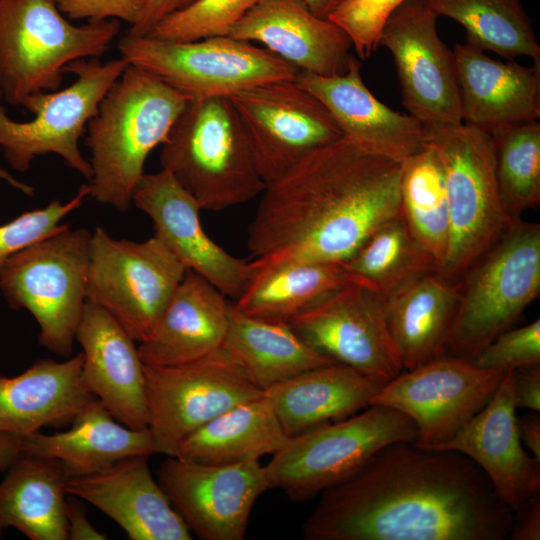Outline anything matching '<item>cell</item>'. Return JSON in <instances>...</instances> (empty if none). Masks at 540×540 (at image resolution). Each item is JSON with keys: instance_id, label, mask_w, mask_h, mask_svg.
<instances>
[{"instance_id": "33", "label": "cell", "mask_w": 540, "mask_h": 540, "mask_svg": "<svg viewBox=\"0 0 540 540\" xmlns=\"http://www.w3.org/2000/svg\"><path fill=\"white\" fill-rule=\"evenodd\" d=\"M288 438L263 394L230 408L195 430L173 457L202 464L232 465L273 455Z\"/></svg>"}, {"instance_id": "44", "label": "cell", "mask_w": 540, "mask_h": 540, "mask_svg": "<svg viewBox=\"0 0 540 540\" xmlns=\"http://www.w3.org/2000/svg\"><path fill=\"white\" fill-rule=\"evenodd\" d=\"M515 407L540 412V364L512 370Z\"/></svg>"}, {"instance_id": "7", "label": "cell", "mask_w": 540, "mask_h": 540, "mask_svg": "<svg viewBox=\"0 0 540 540\" xmlns=\"http://www.w3.org/2000/svg\"><path fill=\"white\" fill-rule=\"evenodd\" d=\"M92 232L69 223L14 254L0 271V288L13 309L37 322L38 341L68 358L86 303Z\"/></svg>"}, {"instance_id": "15", "label": "cell", "mask_w": 540, "mask_h": 540, "mask_svg": "<svg viewBox=\"0 0 540 540\" xmlns=\"http://www.w3.org/2000/svg\"><path fill=\"white\" fill-rule=\"evenodd\" d=\"M504 373L442 356L402 371L382 385L371 405L386 406L408 416L417 429L414 444L436 450L485 407Z\"/></svg>"}, {"instance_id": "4", "label": "cell", "mask_w": 540, "mask_h": 540, "mask_svg": "<svg viewBox=\"0 0 540 540\" xmlns=\"http://www.w3.org/2000/svg\"><path fill=\"white\" fill-rule=\"evenodd\" d=\"M161 146L162 169L201 210L241 205L266 187L228 97L190 100Z\"/></svg>"}, {"instance_id": "25", "label": "cell", "mask_w": 540, "mask_h": 540, "mask_svg": "<svg viewBox=\"0 0 540 540\" xmlns=\"http://www.w3.org/2000/svg\"><path fill=\"white\" fill-rule=\"evenodd\" d=\"M469 42L453 49L462 122L489 134L540 118V66L503 62Z\"/></svg>"}, {"instance_id": "11", "label": "cell", "mask_w": 540, "mask_h": 540, "mask_svg": "<svg viewBox=\"0 0 540 540\" xmlns=\"http://www.w3.org/2000/svg\"><path fill=\"white\" fill-rule=\"evenodd\" d=\"M186 272L155 234L137 242L98 226L91 235L86 299L142 343L155 332Z\"/></svg>"}, {"instance_id": "38", "label": "cell", "mask_w": 540, "mask_h": 540, "mask_svg": "<svg viewBox=\"0 0 540 540\" xmlns=\"http://www.w3.org/2000/svg\"><path fill=\"white\" fill-rule=\"evenodd\" d=\"M490 135L502 206L512 219L520 218L540 202V123L510 125Z\"/></svg>"}, {"instance_id": "10", "label": "cell", "mask_w": 540, "mask_h": 540, "mask_svg": "<svg viewBox=\"0 0 540 540\" xmlns=\"http://www.w3.org/2000/svg\"><path fill=\"white\" fill-rule=\"evenodd\" d=\"M121 57L187 95L190 100L229 97L243 89L295 80L299 70L265 48L231 36L176 41L127 34Z\"/></svg>"}, {"instance_id": "19", "label": "cell", "mask_w": 540, "mask_h": 540, "mask_svg": "<svg viewBox=\"0 0 540 540\" xmlns=\"http://www.w3.org/2000/svg\"><path fill=\"white\" fill-rule=\"evenodd\" d=\"M132 204L153 222L155 235L182 262L225 296L237 299L252 275V265L224 250L202 227L195 199L168 171L144 173Z\"/></svg>"}, {"instance_id": "27", "label": "cell", "mask_w": 540, "mask_h": 540, "mask_svg": "<svg viewBox=\"0 0 540 540\" xmlns=\"http://www.w3.org/2000/svg\"><path fill=\"white\" fill-rule=\"evenodd\" d=\"M81 352L63 361L41 359L21 374H0V433L27 436L71 424L93 398L81 381Z\"/></svg>"}, {"instance_id": "42", "label": "cell", "mask_w": 540, "mask_h": 540, "mask_svg": "<svg viewBox=\"0 0 540 540\" xmlns=\"http://www.w3.org/2000/svg\"><path fill=\"white\" fill-rule=\"evenodd\" d=\"M485 369L514 370L540 364V320L509 328L494 338L472 360Z\"/></svg>"}, {"instance_id": "6", "label": "cell", "mask_w": 540, "mask_h": 540, "mask_svg": "<svg viewBox=\"0 0 540 540\" xmlns=\"http://www.w3.org/2000/svg\"><path fill=\"white\" fill-rule=\"evenodd\" d=\"M457 283L459 300L445 356L471 361L539 296V224L514 219Z\"/></svg>"}, {"instance_id": "40", "label": "cell", "mask_w": 540, "mask_h": 540, "mask_svg": "<svg viewBox=\"0 0 540 540\" xmlns=\"http://www.w3.org/2000/svg\"><path fill=\"white\" fill-rule=\"evenodd\" d=\"M88 196L90 186L85 183L69 201L53 200L0 225V271L14 254L60 229L65 217L80 208Z\"/></svg>"}, {"instance_id": "9", "label": "cell", "mask_w": 540, "mask_h": 540, "mask_svg": "<svg viewBox=\"0 0 540 540\" xmlns=\"http://www.w3.org/2000/svg\"><path fill=\"white\" fill-rule=\"evenodd\" d=\"M416 438V426L408 416L370 405L289 437L265 465L270 489L295 501L309 500L350 477L386 445Z\"/></svg>"}, {"instance_id": "5", "label": "cell", "mask_w": 540, "mask_h": 540, "mask_svg": "<svg viewBox=\"0 0 540 540\" xmlns=\"http://www.w3.org/2000/svg\"><path fill=\"white\" fill-rule=\"evenodd\" d=\"M119 30L117 20L74 25L56 0H0V99L23 106L60 89L64 68L102 56Z\"/></svg>"}, {"instance_id": "2", "label": "cell", "mask_w": 540, "mask_h": 540, "mask_svg": "<svg viewBox=\"0 0 540 540\" xmlns=\"http://www.w3.org/2000/svg\"><path fill=\"white\" fill-rule=\"evenodd\" d=\"M401 171L344 137L315 150L262 192L247 231L253 263H342L400 214Z\"/></svg>"}, {"instance_id": "22", "label": "cell", "mask_w": 540, "mask_h": 540, "mask_svg": "<svg viewBox=\"0 0 540 540\" xmlns=\"http://www.w3.org/2000/svg\"><path fill=\"white\" fill-rule=\"evenodd\" d=\"M295 81L324 105L345 139L366 151L402 162L426 145L424 124L378 100L365 85L355 56L342 74L299 71Z\"/></svg>"}, {"instance_id": "43", "label": "cell", "mask_w": 540, "mask_h": 540, "mask_svg": "<svg viewBox=\"0 0 540 540\" xmlns=\"http://www.w3.org/2000/svg\"><path fill=\"white\" fill-rule=\"evenodd\" d=\"M62 14L72 20L88 22L125 21L134 25L147 0H56Z\"/></svg>"}, {"instance_id": "48", "label": "cell", "mask_w": 540, "mask_h": 540, "mask_svg": "<svg viewBox=\"0 0 540 540\" xmlns=\"http://www.w3.org/2000/svg\"><path fill=\"white\" fill-rule=\"evenodd\" d=\"M517 431L520 441L530 450L532 455L540 460V414L538 411L516 418Z\"/></svg>"}, {"instance_id": "30", "label": "cell", "mask_w": 540, "mask_h": 540, "mask_svg": "<svg viewBox=\"0 0 540 540\" xmlns=\"http://www.w3.org/2000/svg\"><path fill=\"white\" fill-rule=\"evenodd\" d=\"M458 300V283L438 271L386 296L388 329L403 370L445 356Z\"/></svg>"}, {"instance_id": "3", "label": "cell", "mask_w": 540, "mask_h": 540, "mask_svg": "<svg viewBox=\"0 0 540 540\" xmlns=\"http://www.w3.org/2000/svg\"><path fill=\"white\" fill-rule=\"evenodd\" d=\"M189 101L151 72L129 64L87 125L90 196L126 212L147 157L164 143Z\"/></svg>"}, {"instance_id": "1", "label": "cell", "mask_w": 540, "mask_h": 540, "mask_svg": "<svg viewBox=\"0 0 540 540\" xmlns=\"http://www.w3.org/2000/svg\"><path fill=\"white\" fill-rule=\"evenodd\" d=\"M514 512L464 454L400 441L323 491L308 540H504Z\"/></svg>"}, {"instance_id": "26", "label": "cell", "mask_w": 540, "mask_h": 540, "mask_svg": "<svg viewBox=\"0 0 540 540\" xmlns=\"http://www.w3.org/2000/svg\"><path fill=\"white\" fill-rule=\"evenodd\" d=\"M226 296L187 270L153 335L139 343L146 365L174 366L203 358L222 347L229 323Z\"/></svg>"}, {"instance_id": "41", "label": "cell", "mask_w": 540, "mask_h": 540, "mask_svg": "<svg viewBox=\"0 0 540 540\" xmlns=\"http://www.w3.org/2000/svg\"><path fill=\"white\" fill-rule=\"evenodd\" d=\"M407 0H345L329 17L350 38L353 51L367 60L380 46L390 16Z\"/></svg>"}, {"instance_id": "37", "label": "cell", "mask_w": 540, "mask_h": 540, "mask_svg": "<svg viewBox=\"0 0 540 540\" xmlns=\"http://www.w3.org/2000/svg\"><path fill=\"white\" fill-rule=\"evenodd\" d=\"M439 16L463 26L467 41L508 60L525 56L540 66V45L520 0H425Z\"/></svg>"}, {"instance_id": "32", "label": "cell", "mask_w": 540, "mask_h": 540, "mask_svg": "<svg viewBox=\"0 0 540 540\" xmlns=\"http://www.w3.org/2000/svg\"><path fill=\"white\" fill-rule=\"evenodd\" d=\"M222 348L263 392L304 371L336 363L308 345L289 323L254 318L232 304Z\"/></svg>"}, {"instance_id": "34", "label": "cell", "mask_w": 540, "mask_h": 540, "mask_svg": "<svg viewBox=\"0 0 540 540\" xmlns=\"http://www.w3.org/2000/svg\"><path fill=\"white\" fill-rule=\"evenodd\" d=\"M251 265L250 281L232 305L245 315L267 321L289 323L297 314L349 283L341 263L287 260Z\"/></svg>"}, {"instance_id": "23", "label": "cell", "mask_w": 540, "mask_h": 540, "mask_svg": "<svg viewBox=\"0 0 540 540\" xmlns=\"http://www.w3.org/2000/svg\"><path fill=\"white\" fill-rule=\"evenodd\" d=\"M149 455L68 478L66 492L111 518L132 540H191L192 534L154 478Z\"/></svg>"}, {"instance_id": "51", "label": "cell", "mask_w": 540, "mask_h": 540, "mask_svg": "<svg viewBox=\"0 0 540 540\" xmlns=\"http://www.w3.org/2000/svg\"><path fill=\"white\" fill-rule=\"evenodd\" d=\"M0 180L6 181L13 188L19 190L27 196H33L35 193V188L33 186L17 180L7 170L3 168H0Z\"/></svg>"}, {"instance_id": "28", "label": "cell", "mask_w": 540, "mask_h": 540, "mask_svg": "<svg viewBox=\"0 0 540 540\" xmlns=\"http://www.w3.org/2000/svg\"><path fill=\"white\" fill-rule=\"evenodd\" d=\"M21 453L57 461L68 478L99 472L131 456L157 454L148 428L123 425L96 398L77 414L68 430L22 437Z\"/></svg>"}, {"instance_id": "47", "label": "cell", "mask_w": 540, "mask_h": 540, "mask_svg": "<svg viewBox=\"0 0 540 540\" xmlns=\"http://www.w3.org/2000/svg\"><path fill=\"white\" fill-rule=\"evenodd\" d=\"M509 538L512 540L540 539V495L533 498L524 510L515 515Z\"/></svg>"}, {"instance_id": "46", "label": "cell", "mask_w": 540, "mask_h": 540, "mask_svg": "<svg viewBox=\"0 0 540 540\" xmlns=\"http://www.w3.org/2000/svg\"><path fill=\"white\" fill-rule=\"evenodd\" d=\"M65 519L68 540H105L107 535L97 530L88 520L86 510L76 497L67 494Z\"/></svg>"}, {"instance_id": "8", "label": "cell", "mask_w": 540, "mask_h": 540, "mask_svg": "<svg viewBox=\"0 0 540 540\" xmlns=\"http://www.w3.org/2000/svg\"><path fill=\"white\" fill-rule=\"evenodd\" d=\"M424 127L441 159L448 198L449 245L440 273L457 282L514 219L501 203L491 135L465 123Z\"/></svg>"}, {"instance_id": "14", "label": "cell", "mask_w": 540, "mask_h": 540, "mask_svg": "<svg viewBox=\"0 0 540 540\" xmlns=\"http://www.w3.org/2000/svg\"><path fill=\"white\" fill-rule=\"evenodd\" d=\"M228 98L266 185L286 175L315 150L343 138L324 105L295 80L255 85Z\"/></svg>"}, {"instance_id": "17", "label": "cell", "mask_w": 540, "mask_h": 540, "mask_svg": "<svg viewBox=\"0 0 540 540\" xmlns=\"http://www.w3.org/2000/svg\"><path fill=\"white\" fill-rule=\"evenodd\" d=\"M438 15L425 0H407L387 20L380 45L393 56L402 103L424 125L462 122L453 50L439 37Z\"/></svg>"}, {"instance_id": "35", "label": "cell", "mask_w": 540, "mask_h": 540, "mask_svg": "<svg viewBox=\"0 0 540 540\" xmlns=\"http://www.w3.org/2000/svg\"><path fill=\"white\" fill-rule=\"evenodd\" d=\"M400 214L440 272L449 245L448 198L441 159L429 142L402 161Z\"/></svg>"}, {"instance_id": "13", "label": "cell", "mask_w": 540, "mask_h": 540, "mask_svg": "<svg viewBox=\"0 0 540 540\" xmlns=\"http://www.w3.org/2000/svg\"><path fill=\"white\" fill-rule=\"evenodd\" d=\"M145 384L147 428L157 454L171 457L195 430L264 394L222 347L185 364H145Z\"/></svg>"}, {"instance_id": "39", "label": "cell", "mask_w": 540, "mask_h": 540, "mask_svg": "<svg viewBox=\"0 0 540 540\" xmlns=\"http://www.w3.org/2000/svg\"><path fill=\"white\" fill-rule=\"evenodd\" d=\"M258 1L197 0L163 19L149 35L176 41L227 36L237 21Z\"/></svg>"}, {"instance_id": "31", "label": "cell", "mask_w": 540, "mask_h": 540, "mask_svg": "<svg viewBox=\"0 0 540 540\" xmlns=\"http://www.w3.org/2000/svg\"><path fill=\"white\" fill-rule=\"evenodd\" d=\"M0 482V537L9 527L31 540H68V476L55 460L20 454Z\"/></svg>"}, {"instance_id": "24", "label": "cell", "mask_w": 540, "mask_h": 540, "mask_svg": "<svg viewBox=\"0 0 540 540\" xmlns=\"http://www.w3.org/2000/svg\"><path fill=\"white\" fill-rule=\"evenodd\" d=\"M228 36L262 44L299 71L320 76L344 73L354 58L348 35L303 0H259Z\"/></svg>"}, {"instance_id": "29", "label": "cell", "mask_w": 540, "mask_h": 540, "mask_svg": "<svg viewBox=\"0 0 540 540\" xmlns=\"http://www.w3.org/2000/svg\"><path fill=\"white\" fill-rule=\"evenodd\" d=\"M382 384L333 363L304 371L264 391L288 437L352 416L371 405Z\"/></svg>"}, {"instance_id": "12", "label": "cell", "mask_w": 540, "mask_h": 540, "mask_svg": "<svg viewBox=\"0 0 540 540\" xmlns=\"http://www.w3.org/2000/svg\"><path fill=\"white\" fill-rule=\"evenodd\" d=\"M128 65L123 57L105 63L97 58L69 63L64 73L75 75V81L64 89L30 96L23 107L34 117L27 122L9 118L0 99V151L10 166L25 172L35 158L52 153L89 181L92 168L80 150L79 140L103 97Z\"/></svg>"}, {"instance_id": "45", "label": "cell", "mask_w": 540, "mask_h": 540, "mask_svg": "<svg viewBox=\"0 0 540 540\" xmlns=\"http://www.w3.org/2000/svg\"><path fill=\"white\" fill-rule=\"evenodd\" d=\"M195 1L197 0H147L143 12L137 22L130 27L128 34L149 35L163 19L185 9Z\"/></svg>"}, {"instance_id": "36", "label": "cell", "mask_w": 540, "mask_h": 540, "mask_svg": "<svg viewBox=\"0 0 540 540\" xmlns=\"http://www.w3.org/2000/svg\"><path fill=\"white\" fill-rule=\"evenodd\" d=\"M341 265L349 282L385 297L420 275L438 271L401 214L382 224Z\"/></svg>"}, {"instance_id": "50", "label": "cell", "mask_w": 540, "mask_h": 540, "mask_svg": "<svg viewBox=\"0 0 540 540\" xmlns=\"http://www.w3.org/2000/svg\"><path fill=\"white\" fill-rule=\"evenodd\" d=\"M345 0H303L312 13L324 19L328 17L344 2Z\"/></svg>"}, {"instance_id": "20", "label": "cell", "mask_w": 540, "mask_h": 540, "mask_svg": "<svg viewBox=\"0 0 540 540\" xmlns=\"http://www.w3.org/2000/svg\"><path fill=\"white\" fill-rule=\"evenodd\" d=\"M516 418L509 370L485 407L436 449L457 451L471 459L515 515L540 495V460L523 448Z\"/></svg>"}, {"instance_id": "21", "label": "cell", "mask_w": 540, "mask_h": 540, "mask_svg": "<svg viewBox=\"0 0 540 540\" xmlns=\"http://www.w3.org/2000/svg\"><path fill=\"white\" fill-rule=\"evenodd\" d=\"M75 341L84 388L123 425L147 429L145 364L135 340L104 309L86 300Z\"/></svg>"}, {"instance_id": "49", "label": "cell", "mask_w": 540, "mask_h": 540, "mask_svg": "<svg viewBox=\"0 0 540 540\" xmlns=\"http://www.w3.org/2000/svg\"><path fill=\"white\" fill-rule=\"evenodd\" d=\"M21 436L0 433V472L7 470L21 454Z\"/></svg>"}, {"instance_id": "18", "label": "cell", "mask_w": 540, "mask_h": 540, "mask_svg": "<svg viewBox=\"0 0 540 540\" xmlns=\"http://www.w3.org/2000/svg\"><path fill=\"white\" fill-rule=\"evenodd\" d=\"M157 480L191 534L202 540L244 539L257 499L270 489L259 460L213 465L166 456Z\"/></svg>"}, {"instance_id": "16", "label": "cell", "mask_w": 540, "mask_h": 540, "mask_svg": "<svg viewBox=\"0 0 540 540\" xmlns=\"http://www.w3.org/2000/svg\"><path fill=\"white\" fill-rule=\"evenodd\" d=\"M289 325L313 349L384 385L403 371L387 323L386 297L351 282Z\"/></svg>"}]
</instances>
